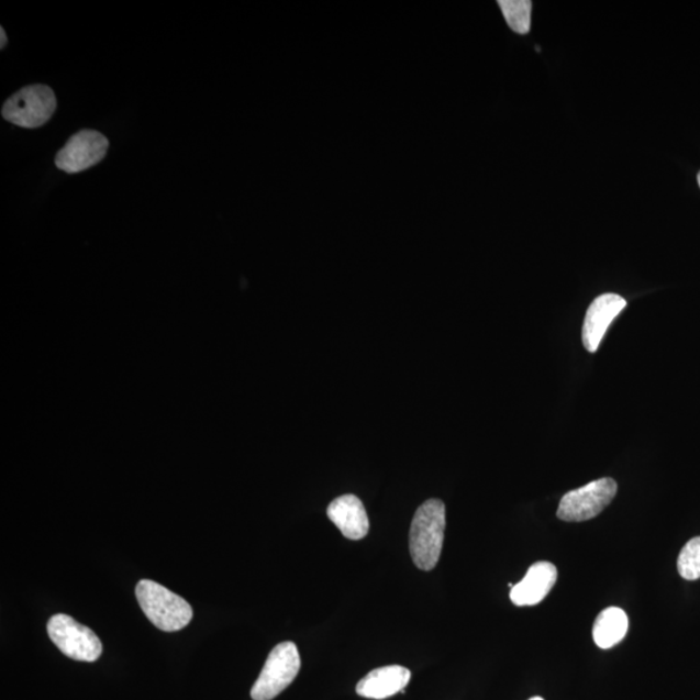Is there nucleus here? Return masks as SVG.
<instances>
[{
	"mask_svg": "<svg viewBox=\"0 0 700 700\" xmlns=\"http://www.w3.org/2000/svg\"><path fill=\"white\" fill-rule=\"evenodd\" d=\"M530 700H545V699H543V698H541V697H535V698H532V699H530Z\"/></svg>",
	"mask_w": 700,
	"mask_h": 700,
	"instance_id": "nucleus-16",
	"label": "nucleus"
},
{
	"mask_svg": "<svg viewBox=\"0 0 700 700\" xmlns=\"http://www.w3.org/2000/svg\"><path fill=\"white\" fill-rule=\"evenodd\" d=\"M630 626L626 613L622 609L609 608L596 619L593 638L598 647L608 649L622 642Z\"/></svg>",
	"mask_w": 700,
	"mask_h": 700,
	"instance_id": "nucleus-12",
	"label": "nucleus"
},
{
	"mask_svg": "<svg viewBox=\"0 0 700 700\" xmlns=\"http://www.w3.org/2000/svg\"><path fill=\"white\" fill-rule=\"evenodd\" d=\"M698 184H699V187H700V171H699V175H698Z\"/></svg>",
	"mask_w": 700,
	"mask_h": 700,
	"instance_id": "nucleus-17",
	"label": "nucleus"
},
{
	"mask_svg": "<svg viewBox=\"0 0 700 700\" xmlns=\"http://www.w3.org/2000/svg\"><path fill=\"white\" fill-rule=\"evenodd\" d=\"M678 574L685 580L700 579V537L691 538L684 546L677 560Z\"/></svg>",
	"mask_w": 700,
	"mask_h": 700,
	"instance_id": "nucleus-14",
	"label": "nucleus"
},
{
	"mask_svg": "<svg viewBox=\"0 0 700 700\" xmlns=\"http://www.w3.org/2000/svg\"><path fill=\"white\" fill-rule=\"evenodd\" d=\"M141 609L151 623L163 632H178L191 623L189 602L153 580H141L135 589Z\"/></svg>",
	"mask_w": 700,
	"mask_h": 700,
	"instance_id": "nucleus-2",
	"label": "nucleus"
},
{
	"mask_svg": "<svg viewBox=\"0 0 700 700\" xmlns=\"http://www.w3.org/2000/svg\"><path fill=\"white\" fill-rule=\"evenodd\" d=\"M47 632L55 646L70 659L93 663L102 656L103 646L97 634L65 613L48 620Z\"/></svg>",
	"mask_w": 700,
	"mask_h": 700,
	"instance_id": "nucleus-4",
	"label": "nucleus"
},
{
	"mask_svg": "<svg viewBox=\"0 0 700 700\" xmlns=\"http://www.w3.org/2000/svg\"><path fill=\"white\" fill-rule=\"evenodd\" d=\"M301 659L298 646L291 641L281 642L271 649L259 674L251 697L254 700H271L286 690L298 677Z\"/></svg>",
	"mask_w": 700,
	"mask_h": 700,
	"instance_id": "nucleus-3",
	"label": "nucleus"
},
{
	"mask_svg": "<svg viewBox=\"0 0 700 700\" xmlns=\"http://www.w3.org/2000/svg\"><path fill=\"white\" fill-rule=\"evenodd\" d=\"M618 493L616 481L602 478L563 496L557 516L563 522L579 523L601 514Z\"/></svg>",
	"mask_w": 700,
	"mask_h": 700,
	"instance_id": "nucleus-5",
	"label": "nucleus"
},
{
	"mask_svg": "<svg viewBox=\"0 0 700 700\" xmlns=\"http://www.w3.org/2000/svg\"><path fill=\"white\" fill-rule=\"evenodd\" d=\"M327 516L346 538L363 540L370 531V521L364 503L355 495L337 497L329 504Z\"/></svg>",
	"mask_w": 700,
	"mask_h": 700,
	"instance_id": "nucleus-9",
	"label": "nucleus"
},
{
	"mask_svg": "<svg viewBox=\"0 0 700 700\" xmlns=\"http://www.w3.org/2000/svg\"><path fill=\"white\" fill-rule=\"evenodd\" d=\"M498 5L512 31L522 35L530 33L532 12L530 0H500Z\"/></svg>",
	"mask_w": 700,
	"mask_h": 700,
	"instance_id": "nucleus-13",
	"label": "nucleus"
},
{
	"mask_svg": "<svg viewBox=\"0 0 700 700\" xmlns=\"http://www.w3.org/2000/svg\"><path fill=\"white\" fill-rule=\"evenodd\" d=\"M626 307L625 299L616 293H604L591 302L582 324V344L589 353H596L605 332Z\"/></svg>",
	"mask_w": 700,
	"mask_h": 700,
	"instance_id": "nucleus-8",
	"label": "nucleus"
},
{
	"mask_svg": "<svg viewBox=\"0 0 700 700\" xmlns=\"http://www.w3.org/2000/svg\"><path fill=\"white\" fill-rule=\"evenodd\" d=\"M0 34H2V45H0V47L4 48L7 45V34L4 32V29H0Z\"/></svg>",
	"mask_w": 700,
	"mask_h": 700,
	"instance_id": "nucleus-15",
	"label": "nucleus"
},
{
	"mask_svg": "<svg viewBox=\"0 0 700 700\" xmlns=\"http://www.w3.org/2000/svg\"><path fill=\"white\" fill-rule=\"evenodd\" d=\"M557 580V567L548 562H538L529 569L524 579L511 589V602L519 608L538 604L551 593Z\"/></svg>",
	"mask_w": 700,
	"mask_h": 700,
	"instance_id": "nucleus-10",
	"label": "nucleus"
},
{
	"mask_svg": "<svg viewBox=\"0 0 700 700\" xmlns=\"http://www.w3.org/2000/svg\"><path fill=\"white\" fill-rule=\"evenodd\" d=\"M108 143L105 136L96 130H82L70 136L67 144L56 155L55 164L63 171H84L99 164L107 155Z\"/></svg>",
	"mask_w": 700,
	"mask_h": 700,
	"instance_id": "nucleus-7",
	"label": "nucleus"
},
{
	"mask_svg": "<svg viewBox=\"0 0 700 700\" xmlns=\"http://www.w3.org/2000/svg\"><path fill=\"white\" fill-rule=\"evenodd\" d=\"M56 110V97L45 85H33L14 93L3 105V118L12 124L35 129L45 125Z\"/></svg>",
	"mask_w": 700,
	"mask_h": 700,
	"instance_id": "nucleus-6",
	"label": "nucleus"
},
{
	"mask_svg": "<svg viewBox=\"0 0 700 700\" xmlns=\"http://www.w3.org/2000/svg\"><path fill=\"white\" fill-rule=\"evenodd\" d=\"M411 678L408 668L388 666L371 670L357 685V695L369 699H387L405 690Z\"/></svg>",
	"mask_w": 700,
	"mask_h": 700,
	"instance_id": "nucleus-11",
	"label": "nucleus"
},
{
	"mask_svg": "<svg viewBox=\"0 0 700 700\" xmlns=\"http://www.w3.org/2000/svg\"><path fill=\"white\" fill-rule=\"evenodd\" d=\"M443 501L429 500L418 508L410 526L411 559L422 571L435 568L443 552L446 525Z\"/></svg>",
	"mask_w": 700,
	"mask_h": 700,
	"instance_id": "nucleus-1",
	"label": "nucleus"
}]
</instances>
